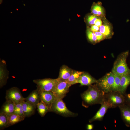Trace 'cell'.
Returning a JSON list of instances; mask_svg holds the SVG:
<instances>
[{
    "instance_id": "obj_6",
    "label": "cell",
    "mask_w": 130,
    "mask_h": 130,
    "mask_svg": "<svg viewBox=\"0 0 130 130\" xmlns=\"http://www.w3.org/2000/svg\"><path fill=\"white\" fill-rule=\"evenodd\" d=\"M57 79L56 84L52 92L57 98L63 99L69 92V88L72 85L66 81Z\"/></svg>"
},
{
    "instance_id": "obj_23",
    "label": "cell",
    "mask_w": 130,
    "mask_h": 130,
    "mask_svg": "<svg viewBox=\"0 0 130 130\" xmlns=\"http://www.w3.org/2000/svg\"><path fill=\"white\" fill-rule=\"evenodd\" d=\"M83 72L74 70L72 74L66 81L72 85L77 83L80 76Z\"/></svg>"
},
{
    "instance_id": "obj_31",
    "label": "cell",
    "mask_w": 130,
    "mask_h": 130,
    "mask_svg": "<svg viewBox=\"0 0 130 130\" xmlns=\"http://www.w3.org/2000/svg\"><path fill=\"white\" fill-rule=\"evenodd\" d=\"M102 18L99 17L95 21L94 25L99 27L102 24L103 22L101 20Z\"/></svg>"
},
{
    "instance_id": "obj_16",
    "label": "cell",
    "mask_w": 130,
    "mask_h": 130,
    "mask_svg": "<svg viewBox=\"0 0 130 130\" xmlns=\"http://www.w3.org/2000/svg\"><path fill=\"white\" fill-rule=\"evenodd\" d=\"M40 100V93L37 89L32 91L25 99V101L30 103L33 105L36 108L37 107V104Z\"/></svg>"
},
{
    "instance_id": "obj_33",
    "label": "cell",
    "mask_w": 130,
    "mask_h": 130,
    "mask_svg": "<svg viewBox=\"0 0 130 130\" xmlns=\"http://www.w3.org/2000/svg\"><path fill=\"white\" fill-rule=\"evenodd\" d=\"M93 125L92 124H89L87 125L86 129L88 130H91L93 129Z\"/></svg>"
},
{
    "instance_id": "obj_24",
    "label": "cell",
    "mask_w": 130,
    "mask_h": 130,
    "mask_svg": "<svg viewBox=\"0 0 130 130\" xmlns=\"http://www.w3.org/2000/svg\"><path fill=\"white\" fill-rule=\"evenodd\" d=\"M8 127V116L5 114L0 113V129L1 130Z\"/></svg>"
},
{
    "instance_id": "obj_11",
    "label": "cell",
    "mask_w": 130,
    "mask_h": 130,
    "mask_svg": "<svg viewBox=\"0 0 130 130\" xmlns=\"http://www.w3.org/2000/svg\"><path fill=\"white\" fill-rule=\"evenodd\" d=\"M97 81L88 73L83 72L80 76L77 83L80 84L81 86H88L93 84L96 83Z\"/></svg>"
},
{
    "instance_id": "obj_4",
    "label": "cell",
    "mask_w": 130,
    "mask_h": 130,
    "mask_svg": "<svg viewBox=\"0 0 130 130\" xmlns=\"http://www.w3.org/2000/svg\"><path fill=\"white\" fill-rule=\"evenodd\" d=\"M52 112L65 117H75L77 114L70 111L62 99L57 98L52 104L51 109Z\"/></svg>"
},
{
    "instance_id": "obj_7",
    "label": "cell",
    "mask_w": 130,
    "mask_h": 130,
    "mask_svg": "<svg viewBox=\"0 0 130 130\" xmlns=\"http://www.w3.org/2000/svg\"><path fill=\"white\" fill-rule=\"evenodd\" d=\"M57 79L50 78L34 80L33 82L37 85L38 90L52 92L55 86Z\"/></svg>"
},
{
    "instance_id": "obj_15",
    "label": "cell",
    "mask_w": 130,
    "mask_h": 130,
    "mask_svg": "<svg viewBox=\"0 0 130 130\" xmlns=\"http://www.w3.org/2000/svg\"><path fill=\"white\" fill-rule=\"evenodd\" d=\"M91 11L94 15L101 17H105V10L102 6V3L101 2H94L91 7Z\"/></svg>"
},
{
    "instance_id": "obj_14",
    "label": "cell",
    "mask_w": 130,
    "mask_h": 130,
    "mask_svg": "<svg viewBox=\"0 0 130 130\" xmlns=\"http://www.w3.org/2000/svg\"><path fill=\"white\" fill-rule=\"evenodd\" d=\"M122 118L125 125L130 127V106L125 104L118 107Z\"/></svg>"
},
{
    "instance_id": "obj_25",
    "label": "cell",
    "mask_w": 130,
    "mask_h": 130,
    "mask_svg": "<svg viewBox=\"0 0 130 130\" xmlns=\"http://www.w3.org/2000/svg\"><path fill=\"white\" fill-rule=\"evenodd\" d=\"M86 34L88 39L90 42L93 44L97 43L96 36L94 32L91 30L90 28H88Z\"/></svg>"
},
{
    "instance_id": "obj_27",
    "label": "cell",
    "mask_w": 130,
    "mask_h": 130,
    "mask_svg": "<svg viewBox=\"0 0 130 130\" xmlns=\"http://www.w3.org/2000/svg\"><path fill=\"white\" fill-rule=\"evenodd\" d=\"M99 17L93 15H89L88 16L87 19V22L89 25H93L96 20Z\"/></svg>"
},
{
    "instance_id": "obj_22",
    "label": "cell",
    "mask_w": 130,
    "mask_h": 130,
    "mask_svg": "<svg viewBox=\"0 0 130 130\" xmlns=\"http://www.w3.org/2000/svg\"><path fill=\"white\" fill-rule=\"evenodd\" d=\"M37 107L38 113L42 117L48 112H50V108L41 101L37 104Z\"/></svg>"
},
{
    "instance_id": "obj_20",
    "label": "cell",
    "mask_w": 130,
    "mask_h": 130,
    "mask_svg": "<svg viewBox=\"0 0 130 130\" xmlns=\"http://www.w3.org/2000/svg\"><path fill=\"white\" fill-rule=\"evenodd\" d=\"M22 106L25 117H30L33 114L36 108L32 104L25 100L22 102Z\"/></svg>"
},
{
    "instance_id": "obj_9",
    "label": "cell",
    "mask_w": 130,
    "mask_h": 130,
    "mask_svg": "<svg viewBox=\"0 0 130 130\" xmlns=\"http://www.w3.org/2000/svg\"><path fill=\"white\" fill-rule=\"evenodd\" d=\"M102 24L99 27V31L104 35L105 39L110 38L114 34L112 26L105 17H102Z\"/></svg>"
},
{
    "instance_id": "obj_21",
    "label": "cell",
    "mask_w": 130,
    "mask_h": 130,
    "mask_svg": "<svg viewBox=\"0 0 130 130\" xmlns=\"http://www.w3.org/2000/svg\"><path fill=\"white\" fill-rule=\"evenodd\" d=\"M8 127L23 120L24 117L14 113L8 116Z\"/></svg>"
},
{
    "instance_id": "obj_8",
    "label": "cell",
    "mask_w": 130,
    "mask_h": 130,
    "mask_svg": "<svg viewBox=\"0 0 130 130\" xmlns=\"http://www.w3.org/2000/svg\"><path fill=\"white\" fill-rule=\"evenodd\" d=\"M6 100L11 101L15 104L22 102L25 98L22 96L20 89L16 87H13L7 90L6 92Z\"/></svg>"
},
{
    "instance_id": "obj_28",
    "label": "cell",
    "mask_w": 130,
    "mask_h": 130,
    "mask_svg": "<svg viewBox=\"0 0 130 130\" xmlns=\"http://www.w3.org/2000/svg\"><path fill=\"white\" fill-rule=\"evenodd\" d=\"M97 38V42H99L105 39L104 35L99 31L94 32Z\"/></svg>"
},
{
    "instance_id": "obj_1",
    "label": "cell",
    "mask_w": 130,
    "mask_h": 130,
    "mask_svg": "<svg viewBox=\"0 0 130 130\" xmlns=\"http://www.w3.org/2000/svg\"><path fill=\"white\" fill-rule=\"evenodd\" d=\"M104 94L96 83L88 86V89L81 95L83 105L87 107L96 104H101L103 101Z\"/></svg>"
},
{
    "instance_id": "obj_10",
    "label": "cell",
    "mask_w": 130,
    "mask_h": 130,
    "mask_svg": "<svg viewBox=\"0 0 130 130\" xmlns=\"http://www.w3.org/2000/svg\"><path fill=\"white\" fill-rule=\"evenodd\" d=\"M38 90L40 93V101L50 108L51 112L52 106L56 99V98L52 91H41Z\"/></svg>"
},
{
    "instance_id": "obj_3",
    "label": "cell",
    "mask_w": 130,
    "mask_h": 130,
    "mask_svg": "<svg viewBox=\"0 0 130 130\" xmlns=\"http://www.w3.org/2000/svg\"><path fill=\"white\" fill-rule=\"evenodd\" d=\"M103 101L106 102L109 108H114L125 104V97L119 91H110L105 94Z\"/></svg>"
},
{
    "instance_id": "obj_2",
    "label": "cell",
    "mask_w": 130,
    "mask_h": 130,
    "mask_svg": "<svg viewBox=\"0 0 130 130\" xmlns=\"http://www.w3.org/2000/svg\"><path fill=\"white\" fill-rule=\"evenodd\" d=\"M129 54L127 51L120 54L115 62L112 72L116 76L121 77L130 73V69L128 67L126 59Z\"/></svg>"
},
{
    "instance_id": "obj_32",
    "label": "cell",
    "mask_w": 130,
    "mask_h": 130,
    "mask_svg": "<svg viewBox=\"0 0 130 130\" xmlns=\"http://www.w3.org/2000/svg\"><path fill=\"white\" fill-rule=\"evenodd\" d=\"M90 28L93 32H97L99 30V27L95 25H91Z\"/></svg>"
},
{
    "instance_id": "obj_5",
    "label": "cell",
    "mask_w": 130,
    "mask_h": 130,
    "mask_svg": "<svg viewBox=\"0 0 130 130\" xmlns=\"http://www.w3.org/2000/svg\"><path fill=\"white\" fill-rule=\"evenodd\" d=\"M114 78L115 75L112 72H110L98 80L96 84L98 88L105 94L111 91Z\"/></svg>"
},
{
    "instance_id": "obj_34",
    "label": "cell",
    "mask_w": 130,
    "mask_h": 130,
    "mask_svg": "<svg viewBox=\"0 0 130 130\" xmlns=\"http://www.w3.org/2000/svg\"><path fill=\"white\" fill-rule=\"evenodd\" d=\"M3 0H0V4H1Z\"/></svg>"
},
{
    "instance_id": "obj_26",
    "label": "cell",
    "mask_w": 130,
    "mask_h": 130,
    "mask_svg": "<svg viewBox=\"0 0 130 130\" xmlns=\"http://www.w3.org/2000/svg\"><path fill=\"white\" fill-rule=\"evenodd\" d=\"M121 77L115 75L114 80L111 91H119Z\"/></svg>"
},
{
    "instance_id": "obj_12",
    "label": "cell",
    "mask_w": 130,
    "mask_h": 130,
    "mask_svg": "<svg viewBox=\"0 0 130 130\" xmlns=\"http://www.w3.org/2000/svg\"><path fill=\"white\" fill-rule=\"evenodd\" d=\"M9 71L6 68L5 61L4 60L0 61V87L1 88L6 84L8 78Z\"/></svg>"
},
{
    "instance_id": "obj_19",
    "label": "cell",
    "mask_w": 130,
    "mask_h": 130,
    "mask_svg": "<svg viewBox=\"0 0 130 130\" xmlns=\"http://www.w3.org/2000/svg\"><path fill=\"white\" fill-rule=\"evenodd\" d=\"M15 105L11 101L6 100L1 107L0 113H3L7 116L14 113Z\"/></svg>"
},
{
    "instance_id": "obj_30",
    "label": "cell",
    "mask_w": 130,
    "mask_h": 130,
    "mask_svg": "<svg viewBox=\"0 0 130 130\" xmlns=\"http://www.w3.org/2000/svg\"><path fill=\"white\" fill-rule=\"evenodd\" d=\"M125 97V104L130 106V93L124 94Z\"/></svg>"
},
{
    "instance_id": "obj_29",
    "label": "cell",
    "mask_w": 130,
    "mask_h": 130,
    "mask_svg": "<svg viewBox=\"0 0 130 130\" xmlns=\"http://www.w3.org/2000/svg\"><path fill=\"white\" fill-rule=\"evenodd\" d=\"M14 113L25 117L24 114L22 106L19 109L15 110Z\"/></svg>"
},
{
    "instance_id": "obj_13",
    "label": "cell",
    "mask_w": 130,
    "mask_h": 130,
    "mask_svg": "<svg viewBox=\"0 0 130 130\" xmlns=\"http://www.w3.org/2000/svg\"><path fill=\"white\" fill-rule=\"evenodd\" d=\"M101 106L95 115L89 120L91 123L95 121L102 120L109 107L106 103L103 101L101 104Z\"/></svg>"
},
{
    "instance_id": "obj_17",
    "label": "cell",
    "mask_w": 130,
    "mask_h": 130,
    "mask_svg": "<svg viewBox=\"0 0 130 130\" xmlns=\"http://www.w3.org/2000/svg\"><path fill=\"white\" fill-rule=\"evenodd\" d=\"M74 70L67 65H63L60 69L59 76L57 78L59 79L66 81L73 71Z\"/></svg>"
},
{
    "instance_id": "obj_18",
    "label": "cell",
    "mask_w": 130,
    "mask_h": 130,
    "mask_svg": "<svg viewBox=\"0 0 130 130\" xmlns=\"http://www.w3.org/2000/svg\"><path fill=\"white\" fill-rule=\"evenodd\" d=\"M130 84V73L121 77L119 91L124 94L127 88Z\"/></svg>"
}]
</instances>
